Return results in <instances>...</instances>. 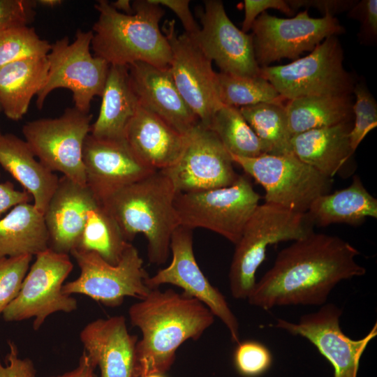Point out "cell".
Here are the masks:
<instances>
[{
    "mask_svg": "<svg viewBox=\"0 0 377 377\" xmlns=\"http://www.w3.org/2000/svg\"><path fill=\"white\" fill-rule=\"evenodd\" d=\"M128 68L131 87L142 108L183 135L200 122L178 91L170 67L135 62Z\"/></svg>",
    "mask_w": 377,
    "mask_h": 377,
    "instance_id": "ffe728a7",
    "label": "cell"
},
{
    "mask_svg": "<svg viewBox=\"0 0 377 377\" xmlns=\"http://www.w3.org/2000/svg\"><path fill=\"white\" fill-rule=\"evenodd\" d=\"M0 165L31 196L36 208L44 214L59 178L36 159L27 142L12 133L0 136Z\"/></svg>",
    "mask_w": 377,
    "mask_h": 377,
    "instance_id": "cb8c5ba5",
    "label": "cell"
},
{
    "mask_svg": "<svg viewBox=\"0 0 377 377\" xmlns=\"http://www.w3.org/2000/svg\"><path fill=\"white\" fill-rule=\"evenodd\" d=\"M31 195L26 191H18L10 182H0V216L14 207L29 202Z\"/></svg>",
    "mask_w": 377,
    "mask_h": 377,
    "instance_id": "ee69618b",
    "label": "cell"
},
{
    "mask_svg": "<svg viewBox=\"0 0 377 377\" xmlns=\"http://www.w3.org/2000/svg\"><path fill=\"white\" fill-rule=\"evenodd\" d=\"M99 15L92 28L91 47L95 57L110 66L144 62L158 68H169L171 52L160 27L165 11L152 0L132 3L133 13L117 11L106 0L95 5Z\"/></svg>",
    "mask_w": 377,
    "mask_h": 377,
    "instance_id": "3957f363",
    "label": "cell"
},
{
    "mask_svg": "<svg viewBox=\"0 0 377 377\" xmlns=\"http://www.w3.org/2000/svg\"><path fill=\"white\" fill-rule=\"evenodd\" d=\"M355 102L352 105L355 121L350 131V147L353 152L364 137L377 126V103L363 82L354 85Z\"/></svg>",
    "mask_w": 377,
    "mask_h": 377,
    "instance_id": "d590c367",
    "label": "cell"
},
{
    "mask_svg": "<svg viewBox=\"0 0 377 377\" xmlns=\"http://www.w3.org/2000/svg\"><path fill=\"white\" fill-rule=\"evenodd\" d=\"M36 6L34 0H0V30L13 26H28L35 19Z\"/></svg>",
    "mask_w": 377,
    "mask_h": 377,
    "instance_id": "f35d334b",
    "label": "cell"
},
{
    "mask_svg": "<svg viewBox=\"0 0 377 377\" xmlns=\"http://www.w3.org/2000/svg\"><path fill=\"white\" fill-rule=\"evenodd\" d=\"M47 248L44 214L34 204H20L0 219V257L36 256Z\"/></svg>",
    "mask_w": 377,
    "mask_h": 377,
    "instance_id": "f1b7e54d",
    "label": "cell"
},
{
    "mask_svg": "<svg viewBox=\"0 0 377 377\" xmlns=\"http://www.w3.org/2000/svg\"><path fill=\"white\" fill-rule=\"evenodd\" d=\"M234 365L244 377H258L266 373L273 362L270 350L255 340L239 341L233 355Z\"/></svg>",
    "mask_w": 377,
    "mask_h": 377,
    "instance_id": "8d00e7d4",
    "label": "cell"
},
{
    "mask_svg": "<svg viewBox=\"0 0 377 377\" xmlns=\"http://www.w3.org/2000/svg\"><path fill=\"white\" fill-rule=\"evenodd\" d=\"M199 17L200 31L192 38L221 73L244 77L260 75L252 35L243 32L232 23L221 1H205Z\"/></svg>",
    "mask_w": 377,
    "mask_h": 377,
    "instance_id": "ac0fdd59",
    "label": "cell"
},
{
    "mask_svg": "<svg viewBox=\"0 0 377 377\" xmlns=\"http://www.w3.org/2000/svg\"><path fill=\"white\" fill-rule=\"evenodd\" d=\"M307 214L314 225L321 227L334 223L359 226L367 218H377V200L355 176L349 186L318 196Z\"/></svg>",
    "mask_w": 377,
    "mask_h": 377,
    "instance_id": "83f0119b",
    "label": "cell"
},
{
    "mask_svg": "<svg viewBox=\"0 0 377 377\" xmlns=\"http://www.w3.org/2000/svg\"><path fill=\"white\" fill-rule=\"evenodd\" d=\"M32 257H0V316L18 295Z\"/></svg>",
    "mask_w": 377,
    "mask_h": 377,
    "instance_id": "74e56055",
    "label": "cell"
},
{
    "mask_svg": "<svg viewBox=\"0 0 377 377\" xmlns=\"http://www.w3.org/2000/svg\"><path fill=\"white\" fill-rule=\"evenodd\" d=\"M111 6L117 11L125 14H133L132 3L129 0H117L110 3Z\"/></svg>",
    "mask_w": 377,
    "mask_h": 377,
    "instance_id": "7dc6e473",
    "label": "cell"
},
{
    "mask_svg": "<svg viewBox=\"0 0 377 377\" xmlns=\"http://www.w3.org/2000/svg\"><path fill=\"white\" fill-rule=\"evenodd\" d=\"M207 127L216 135L231 154L246 158L266 154L263 144L238 108L223 105L214 113Z\"/></svg>",
    "mask_w": 377,
    "mask_h": 377,
    "instance_id": "d6a6232c",
    "label": "cell"
},
{
    "mask_svg": "<svg viewBox=\"0 0 377 377\" xmlns=\"http://www.w3.org/2000/svg\"><path fill=\"white\" fill-rule=\"evenodd\" d=\"M244 7V18L241 30L244 33L251 29L256 19L267 9H276L288 15L293 13L292 8L284 0H245Z\"/></svg>",
    "mask_w": 377,
    "mask_h": 377,
    "instance_id": "60d3db41",
    "label": "cell"
},
{
    "mask_svg": "<svg viewBox=\"0 0 377 377\" xmlns=\"http://www.w3.org/2000/svg\"><path fill=\"white\" fill-rule=\"evenodd\" d=\"M292 137L303 132L350 121L349 96H307L289 100L285 105Z\"/></svg>",
    "mask_w": 377,
    "mask_h": 377,
    "instance_id": "f546056e",
    "label": "cell"
},
{
    "mask_svg": "<svg viewBox=\"0 0 377 377\" xmlns=\"http://www.w3.org/2000/svg\"><path fill=\"white\" fill-rule=\"evenodd\" d=\"M343 54L336 36L325 38L309 54L293 62L260 68L284 100L307 96H349L354 84L343 66Z\"/></svg>",
    "mask_w": 377,
    "mask_h": 377,
    "instance_id": "52a82bcc",
    "label": "cell"
},
{
    "mask_svg": "<svg viewBox=\"0 0 377 377\" xmlns=\"http://www.w3.org/2000/svg\"><path fill=\"white\" fill-rule=\"evenodd\" d=\"M46 57L24 59L0 68V108L11 120L27 112L32 98L43 87L48 73Z\"/></svg>",
    "mask_w": 377,
    "mask_h": 377,
    "instance_id": "4316f807",
    "label": "cell"
},
{
    "mask_svg": "<svg viewBox=\"0 0 377 377\" xmlns=\"http://www.w3.org/2000/svg\"><path fill=\"white\" fill-rule=\"evenodd\" d=\"M50 48L51 44L27 25L0 30V68L24 59L46 57Z\"/></svg>",
    "mask_w": 377,
    "mask_h": 377,
    "instance_id": "e575fe53",
    "label": "cell"
},
{
    "mask_svg": "<svg viewBox=\"0 0 377 377\" xmlns=\"http://www.w3.org/2000/svg\"><path fill=\"white\" fill-rule=\"evenodd\" d=\"M259 200L249 179L239 175L228 186L177 193L175 207L179 226L212 230L235 244Z\"/></svg>",
    "mask_w": 377,
    "mask_h": 377,
    "instance_id": "8992f818",
    "label": "cell"
},
{
    "mask_svg": "<svg viewBox=\"0 0 377 377\" xmlns=\"http://www.w3.org/2000/svg\"><path fill=\"white\" fill-rule=\"evenodd\" d=\"M220 99L223 105L240 108L262 103L285 101L262 76L244 77L218 73Z\"/></svg>",
    "mask_w": 377,
    "mask_h": 377,
    "instance_id": "836d02e7",
    "label": "cell"
},
{
    "mask_svg": "<svg viewBox=\"0 0 377 377\" xmlns=\"http://www.w3.org/2000/svg\"><path fill=\"white\" fill-rule=\"evenodd\" d=\"M352 14L357 15L362 22L363 30L369 36L377 34V1L364 0L356 3L351 8Z\"/></svg>",
    "mask_w": 377,
    "mask_h": 377,
    "instance_id": "7bdbcfd3",
    "label": "cell"
},
{
    "mask_svg": "<svg viewBox=\"0 0 377 377\" xmlns=\"http://www.w3.org/2000/svg\"><path fill=\"white\" fill-rule=\"evenodd\" d=\"M84 351L101 377H133L138 337L131 334L123 316L98 318L80 334Z\"/></svg>",
    "mask_w": 377,
    "mask_h": 377,
    "instance_id": "44dd1931",
    "label": "cell"
},
{
    "mask_svg": "<svg viewBox=\"0 0 377 377\" xmlns=\"http://www.w3.org/2000/svg\"><path fill=\"white\" fill-rule=\"evenodd\" d=\"M341 313L335 304H325L317 311L302 316L297 323L277 318L275 327L307 339L332 364L334 377H357L362 355L377 336V323L363 338L353 339L340 327Z\"/></svg>",
    "mask_w": 377,
    "mask_h": 377,
    "instance_id": "2e32d148",
    "label": "cell"
},
{
    "mask_svg": "<svg viewBox=\"0 0 377 377\" xmlns=\"http://www.w3.org/2000/svg\"><path fill=\"white\" fill-rule=\"evenodd\" d=\"M0 110H1V108H0ZM1 134H2V133H1V131H0V136L1 135Z\"/></svg>",
    "mask_w": 377,
    "mask_h": 377,
    "instance_id": "f907efd6",
    "label": "cell"
},
{
    "mask_svg": "<svg viewBox=\"0 0 377 377\" xmlns=\"http://www.w3.org/2000/svg\"><path fill=\"white\" fill-rule=\"evenodd\" d=\"M193 229L179 226L170 239V250L172 254L170 264L145 280L150 289L171 284L183 290V293L205 304L219 318L229 331L231 341L238 343L239 325L224 295L212 286L198 266L193 249Z\"/></svg>",
    "mask_w": 377,
    "mask_h": 377,
    "instance_id": "e0dca14e",
    "label": "cell"
},
{
    "mask_svg": "<svg viewBox=\"0 0 377 377\" xmlns=\"http://www.w3.org/2000/svg\"><path fill=\"white\" fill-rule=\"evenodd\" d=\"M176 194L168 176L156 170L120 188L101 202L128 242L137 234L145 236L148 260L159 265L168 260L172 234L179 226L175 207Z\"/></svg>",
    "mask_w": 377,
    "mask_h": 377,
    "instance_id": "277c9868",
    "label": "cell"
},
{
    "mask_svg": "<svg viewBox=\"0 0 377 377\" xmlns=\"http://www.w3.org/2000/svg\"><path fill=\"white\" fill-rule=\"evenodd\" d=\"M96 120L91 126L94 137L124 140L126 128L140 104L131 87L128 66H110Z\"/></svg>",
    "mask_w": 377,
    "mask_h": 377,
    "instance_id": "484cf974",
    "label": "cell"
},
{
    "mask_svg": "<svg viewBox=\"0 0 377 377\" xmlns=\"http://www.w3.org/2000/svg\"><path fill=\"white\" fill-rule=\"evenodd\" d=\"M251 30L255 57L260 68L283 58L296 60L325 38L344 31L331 14L311 17L307 9L291 18L277 17L265 11L256 19Z\"/></svg>",
    "mask_w": 377,
    "mask_h": 377,
    "instance_id": "4fadbf2b",
    "label": "cell"
},
{
    "mask_svg": "<svg viewBox=\"0 0 377 377\" xmlns=\"http://www.w3.org/2000/svg\"><path fill=\"white\" fill-rule=\"evenodd\" d=\"M155 3L167 7L172 10L180 20L186 34L195 37L200 31V27L194 20L190 10L188 0H152Z\"/></svg>",
    "mask_w": 377,
    "mask_h": 377,
    "instance_id": "b9f144b4",
    "label": "cell"
},
{
    "mask_svg": "<svg viewBox=\"0 0 377 377\" xmlns=\"http://www.w3.org/2000/svg\"><path fill=\"white\" fill-rule=\"evenodd\" d=\"M350 121L309 130L292 137L293 153L328 178L337 174L353 154Z\"/></svg>",
    "mask_w": 377,
    "mask_h": 377,
    "instance_id": "d4e9b609",
    "label": "cell"
},
{
    "mask_svg": "<svg viewBox=\"0 0 377 377\" xmlns=\"http://www.w3.org/2000/svg\"><path fill=\"white\" fill-rule=\"evenodd\" d=\"M290 8H296L302 6H314L318 9H322L325 13L333 15V13L343 10L355 6L352 1H287Z\"/></svg>",
    "mask_w": 377,
    "mask_h": 377,
    "instance_id": "f6af8a7d",
    "label": "cell"
},
{
    "mask_svg": "<svg viewBox=\"0 0 377 377\" xmlns=\"http://www.w3.org/2000/svg\"><path fill=\"white\" fill-rule=\"evenodd\" d=\"M161 30L170 47V71L174 82L200 121L207 126L214 113L223 105L219 96L218 73L191 36L177 33L174 20H165Z\"/></svg>",
    "mask_w": 377,
    "mask_h": 377,
    "instance_id": "5bb4252c",
    "label": "cell"
},
{
    "mask_svg": "<svg viewBox=\"0 0 377 377\" xmlns=\"http://www.w3.org/2000/svg\"><path fill=\"white\" fill-rule=\"evenodd\" d=\"M142 377H166L165 374L154 373L144 376Z\"/></svg>",
    "mask_w": 377,
    "mask_h": 377,
    "instance_id": "681fc988",
    "label": "cell"
},
{
    "mask_svg": "<svg viewBox=\"0 0 377 377\" xmlns=\"http://www.w3.org/2000/svg\"><path fill=\"white\" fill-rule=\"evenodd\" d=\"M99 200L87 186L63 176L44 212L49 247L69 254L78 245L89 210Z\"/></svg>",
    "mask_w": 377,
    "mask_h": 377,
    "instance_id": "7402d4cb",
    "label": "cell"
},
{
    "mask_svg": "<svg viewBox=\"0 0 377 377\" xmlns=\"http://www.w3.org/2000/svg\"><path fill=\"white\" fill-rule=\"evenodd\" d=\"M95 369L86 353L83 351L75 368L62 374L49 377H97L94 372Z\"/></svg>",
    "mask_w": 377,
    "mask_h": 377,
    "instance_id": "bcb514c9",
    "label": "cell"
},
{
    "mask_svg": "<svg viewBox=\"0 0 377 377\" xmlns=\"http://www.w3.org/2000/svg\"><path fill=\"white\" fill-rule=\"evenodd\" d=\"M359 253L337 236L313 232L278 253L272 267L256 281L248 302L265 310L322 306L339 283L365 274L355 259Z\"/></svg>",
    "mask_w": 377,
    "mask_h": 377,
    "instance_id": "6da1fadb",
    "label": "cell"
},
{
    "mask_svg": "<svg viewBox=\"0 0 377 377\" xmlns=\"http://www.w3.org/2000/svg\"><path fill=\"white\" fill-rule=\"evenodd\" d=\"M70 253L76 260L80 273L76 279L64 284V294H82L106 306L117 307L126 297L142 300L151 291L145 284L149 276L132 244L115 265L94 251L75 248Z\"/></svg>",
    "mask_w": 377,
    "mask_h": 377,
    "instance_id": "30bf717a",
    "label": "cell"
},
{
    "mask_svg": "<svg viewBox=\"0 0 377 377\" xmlns=\"http://www.w3.org/2000/svg\"><path fill=\"white\" fill-rule=\"evenodd\" d=\"M36 256L18 295L2 316L8 322L34 318L33 329L38 330L49 316L73 312L77 302L62 292L64 282L73 268L68 254L49 247Z\"/></svg>",
    "mask_w": 377,
    "mask_h": 377,
    "instance_id": "7c38bea8",
    "label": "cell"
},
{
    "mask_svg": "<svg viewBox=\"0 0 377 377\" xmlns=\"http://www.w3.org/2000/svg\"><path fill=\"white\" fill-rule=\"evenodd\" d=\"M230 154L234 163L264 188L265 202L293 212L306 213L318 196L329 193L332 184V179L293 154L253 158Z\"/></svg>",
    "mask_w": 377,
    "mask_h": 377,
    "instance_id": "9c48e42d",
    "label": "cell"
},
{
    "mask_svg": "<svg viewBox=\"0 0 377 377\" xmlns=\"http://www.w3.org/2000/svg\"><path fill=\"white\" fill-rule=\"evenodd\" d=\"M124 139L142 163L155 170H164L179 158L186 135L140 105L126 128Z\"/></svg>",
    "mask_w": 377,
    "mask_h": 377,
    "instance_id": "603a6c76",
    "label": "cell"
},
{
    "mask_svg": "<svg viewBox=\"0 0 377 377\" xmlns=\"http://www.w3.org/2000/svg\"><path fill=\"white\" fill-rule=\"evenodd\" d=\"M239 109L263 144L266 154H293L292 136L283 103H262Z\"/></svg>",
    "mask_w": 377,
    "mask_h": 377,
    "instance_id": "1f68e13d",
    "label": "cell"
},
{
    "mask_svg": "<svg viewBox=\"0 0 377 377\" xmlns=\"http://www.w3.org/2000/svg\"><path fill=\"white\" fill-rule=\"evenodd\" d=\"M230 153L216 135L200 121L186 134L177 161L161 170L177 193L198 191L232 184L239 175Z\"/></svg>",
    "mask_w": 377,
    "mask_h": 377,
    "instance_id": "9a60e30c",
    "label": "cell"
},
{
    "mask_svg": "<svg viewBox=\"0 0 377 377\" xmlns=\"http://www.w3.org/2000/svg\"><path fill=\"white\" fill-rule=\"evenodd\" d=\"M313 226L307 212L299 213L268 202L258 205L235 244L228 274L232 296L248 298L269 246L304 238L313 232Z\"/></svg>",
    "mask_w": 377,
    "mask_h": 377,
    "instance_id": "5b68a950",
    "label": "cell"
},
{
    "mask_svg": "<svg viewBox=\"0 0 377 377\" xmlns=\"http://www.w3.org/2000/svg\"><path fill=\"white\" fill-rule=\"evenodd\" d=\"M117 222L98 201L88 213L77 249L94 251L111 265H117L129 246Z\"/></svg>",
    "mask_w": 377,
    "mask_h": 377,
    "instance_id": "4dcf8cb0",
    "label": "cell"
},
{
    "mask_svg": "<svg viewBox=\"0 0 377 377\" xmlns=\"http://www.w3.org/2000/svg\"><path fill=\"white\" fill-rule=\"evenodd\" d=\"M92 117L89 112L68 108L57 118L27 122L22 132L34 156L47 168L87 186L83 147Z\"/></svg>",
    "mask_w": 377,
    "mask_h": 377,
    "instance_id": "8fae6325",
    "label": "cell"
},
{
    "mask_svg": "<svg viewBox=\"0 0 377 377\" xmlns=\"http://www.w3.org/2000/svg\"><path fill=\"white\" fill-rule=\"evenodd\" d=\"M36 1L37 5L48 8H54L63 3V1L61 0H36Z\"/></svg>",
    "mask_w": 377,
    "mask_h": 377,
    "instance_id": "c3c4849f",
    "label": "cell"
},
{
    "mask_svg": "<svg viewBox=\"0 0 377 377\" xmlns=\"http://www.w3.org/2000/svg\"><path fill=\"white\" fill-rule=\"evenodd\" d=\"M140 300L128 309L131 325L142 333L136 344L133 377L165 374L179 346L200 338L213 324L214 316L199 300L170 288L151 290Z\"/></svg>",
    "mask_w": 377,
    "mask_h": 377,
    "instance_id": "7a4b0ae2",
    "label": "cell"
},
{
    "mask_svg": "<svg viewBox=\"0 0 377 377\" xmlns=\"http://www.w3.org/2000/svg\"><path fill=\"white\" fill-rule=\"evenodd\" d=\"M8 343L9 350L5 357V364L0 359V377H36V369L32 360L19 356L14 341H8Z\"/></svg>",
    "mask_w": 377,
    "mask_h": 377,
    "instance_id": "ab89813d",
    "label": "cell"
},
{
    "mask_svg": "<svg viewBox=\"0 0 377 377\" xmlns=\"http://www.w3.org/2000/svg\"><path fill=\"white\" fill-rule=\"evenodd\" d=\"M83 163L87 186L100 202L156 171L135 155L125 139L99 138L90 133L84 143Z\"/></svg>",
    "mask_w": 377,
    "mask_h": 377,
    "instance_id": "d6986e66",
    "label": "cell"
},
{
    "mask_svg": "<svg viewBox=\"0 0 377 377\" xmlns=\"http://www.w3.org/2000/svg\"><path fill=\"white\" fill-rule=\"evenodd\" d=\"M92 31L77 30L70 43L64 36L51 45L47 55L49 68L45 84L36 95V106L43 107L47 96L54 89L71 91L74 107L89 112L95 96H102L110 64L91 53Z\"/></svg>",
    "mask_w": 377,
    "mask_h": 377,
    "instance_id": "ba28073f",
    "label": "cell"
}]
</instances>
